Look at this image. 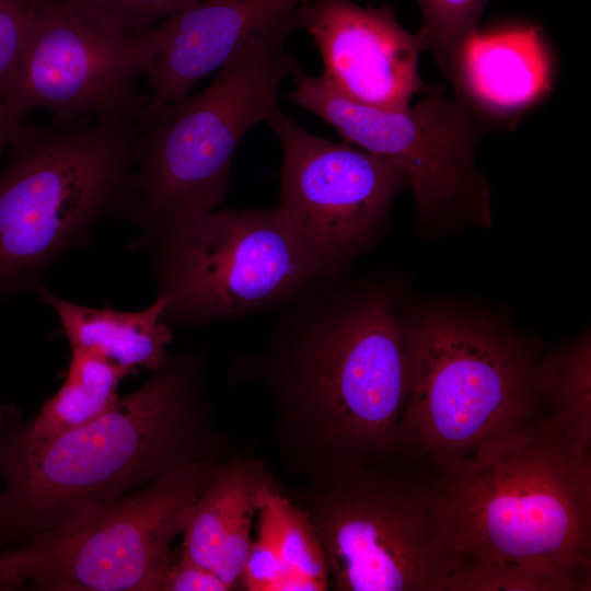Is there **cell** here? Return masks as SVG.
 <instances>
[{"label":"cell","mask_w":591,"mask_h":591,"mask_svg":"<svg viewBox=\"0 0 591 591\" xmlns=\"http://www.w3.org/2000/svg\"><path fill=\"white\" fill-rule=\"evenodd\" d=\"M331 279L288 304L251 366L274 402L281 459L303 479L393 454L408 393L393 297L337 290Z\"/></svg>","instance_id":"1"},{"label":"cell","mask_w":591,"mask_h":591,"mask_svg":"<svg viewBox=\"0 0 591 591\" xmlns=\"http://www.w3.org/2000/svg\"><path fill=\"white\" fill-rule=\"evenodd\" d=\"M218 440L200 358L167 356L96 419L40 444L0 449V530L33 537L181 465L225 456Z\"/></svg>","instance_id":"2"},{"label":"cell","mask_w":591,"mask_h":591,"mask_svg":"<svg viewBox=\"0 0 591 591\" xmlns=\"http://www.w3.org/2000/svg\"><path fill=\"white\" fill-rule=\"evenodd\" d=\"M467 564H517L590 586L591 456L549 419L444 470L429 491Z\"/></svg>","instance_id":"3"},{"label":"cell","mask_w":591,"mask_h":591,"mask_svg":"<svg viewBox=\"0 0 591 591\" xmlns=\"http://www.w3.org/2000/svg\"><path fill=\"white\" fill-rule=\"evenodd\" d=\"M139 131V120L108 116L18 125L0 173V296L37 290L95 225L129 220Z\"/></svg>","instance_id":"4"},{"label":"cell","mask_w":591,"mask_h":591,"mask_svg":"<svg viewBox=\"0 0 591 591\" xmlns=\"http://www.w3.org/2000/svg\"><path fill=\"white\" fill-rule=\"evenodd\" d=\"M297 30L300 14L250 42L201 92L149 107L135 152L136 247L224 202L240 141L278 107L279 88L299 66L286 48Z\"/></svg>","instance_id":"5"},{"label":"cell","mask_w":591,"mask_h":591,"mask_svg":"<svg viewBox=\"0 0 591 591\" xmlns=\"http://www.w3.org/2000/svg\"><path fill=\"white\" fill-rule=\"evenodd\" d=\"M403 321L408 393L395 452H419L444 471L529 424L537 366L515 341L454 314Z\"/></svg>","instance_id":"6"},{"label":"cell","mask_w":591,"mask_h":591,"mask_svg":"<svg viewBox=\"0 0 591 591\" xmlns=\"http://www.w3.org/2000/svg\"><path fill=\"white\" fill-rule=\"evenodd\" d=\"M144 248L152 253L162 320L201 326L286 306L333 270L282 207L210 210L182 218Z\"/></svg>","instance_id":"7"},{"label":"cell","mask_w":591,"mask_h":591,"mask_svg":"<svg viewBox=\"0 0 591 591\" xmlns=\"http://www.w3.org/2000/svg\"><path fill=\"white\" fill-rule=\"evenodd\" d=\"M282 490L314 526L335 591H444L464 566L430 493L368 464L346 465Z\"/></svg>","instance_id":"8"},{"label":"cell","mask_w":591,"mask_h":591,"mask_svg":"<svg viewBox=\"0 0 591 591\" xmlns=\"http://www.w3.org/2000/svg\"><path fill=\"white\" fill-rule=\"evenodd\" d=\"M292 76L289 102L321 117L346 142L405 167L422 223H491L490 188L474 157L494 129L456 97L430 92L414 105L383 108L343 95L300 66Z\"/></svg>","instance_id":"9"},{"label":"cell","mask_w":591,"mask_h":591,"mask_svg":"<svg viewBox=\"0 0 591 591\" xmlns=\"http://www.w3.org/2000/svg\"><path fill=\"white\" fill-rule=\"evenodd\" d=\"M225 457L181 465L31 537V580L49 591H161L175 557L170 545Z\"/></svg>","instance_id":"10"},{"label":"cell","mask_w":591,"mask_h":591,"mask_svg":"<svg viewBox=\"0 0 591 591\" xmlns=\"http://www.w3.org/2000/svg\"><path fill=\"white\" fill-rule=\"evenodd\" d=\"M158 49L154 26L130 35L86 0H45L1 100L25 114L45 108L58 123L83 116L141 121L151 100L138 82Z\"/></svg>","instance_id":"11"},{"label":"cell","mask_w":591,"mask_h":591,"mask_svg":"<svg viewBox=\"0 0 591 591\" xmlns=\"http://www.w3.org/2000/svg\"><path fill=\"white\" fill-rule=\"evenodd\" d=\"M282 149L279 205L337 274L372 241L402 188L405 167L305 130L278 107L266 120Z\"/></svg>","instance_id":"12"},{"label":"cell","mask_w":591,"mask_h":591,"mask_svg":"<svg viewBox=\"0 0 591 591\" xmlns=\"http://www.w3.org/2000/svg\"><path fill=\"white\" fill-rule=\"evenodd\" d=\"M300 28L321 54V77L356 102L401 108L426 89L418 71L419 56L428 49L425 34L406 30L391 3L309 0L300 11Z\"/></svg>","instance_id":"13"},{"label":"cell","mask_w":591,"mask_h":591,"mask_svg":"<svg viewBox=\"0 0 591 591\" xmlns=\"http://www.w3.org/2000/svg\"><path fill=\"white\" fill-rule=\"evenodd\" d=\"M309 0H199L154 27L159 49L147 74L150 106L175 103L257 36L297 16Z\"/></svg>","instance_id":"14"},{"label":"cell","mask_w":591,"mask_h":591,"mask_svg":"<svg viewBox=\"0 0 591 591\" xmlns=\"http://www.w3.org/2000/svg\"><path fill=\"white\" fill-rule=\"evenodd\" d=\"M553 69L551 50L536 26L477 30L450 83L455 97L493 129H510L551 92Z\"/></svg>","instance_id":"15"},{"label":"cell","mask_w":591,"mask_h":591,"mask_svg":"<svg viewBox=\"0 0 591 591\" xmlns=\"http://www.w3.org/2000/svg\"><path fill=\"white\" fill-rule=\"evenodd\" d=\"M281 485L263 462L227 456L190 511L179 553L215 572L229 590H243L253 518L264 494Z\"/></svg>","instance_id":"16"},{"label":"cell","mask_w":591,"mask_h":591,"mask_svg":"<svg viewBox=\"0 0 591 591\" xmlns=\"http://www.w3.org/2000/svg\"><path fill=\"white\" fill-rule=\"evenodd\" d=\"M62 326L71 348L92 349L109 361L136 371L158 369L167 358L172 328L162 320L166 300L157 297L140 311L95 309L63 300L43 285L36 290Z\"/></svg>","instance_id":"17"},{"label":"cell","mask_w":591,"mask_h":591,"mask_svg":"<svg viewBox=\"0 0 591 591\" xmlns=\"http://www.w3.org/2000/svg\"><path fill=\"white\" fill-rule=\"evenodd\" d=\"M71 349L61 387L10 442L22 447L40 444L96 419L118 397L116 391L121 380L135 372L95 350Z\"/></svg>","instance_id":"18"},{"label":"cell","mask_w":591,"mask_h":591,"mask_svg":"<svg viewBox=\"0 0 591 591\" xmlns=\"http://www.w3.org/2000/svg\"><path fill=\"white\" fill-rule=\"evenodd\" d=\"M282 488L268 489L258 511L270 525L287 572L281 591L328 590V567L318 535L306 513Z\"/></svg>","instance_id":"19"},{"label":"cell","mask_w":591,"mask_h":591,"mask_svg":"<svg viewBox=\"0 0 591 591\" xmlns=\"http://www.w3.org/2000/svg\"><path fill=\"white\" fill-rule=\"evenodd\" d=\"M591 349L590 338L536 367L540 395L553 403L551 420L580 451L591 442Z\"/></svg>","instance_id":"20"},{"label":"cell","mask_w":591,"mask_h":591,"mask_svg":"<svg viewBox=\"0 0 591 591\" xmlns=\"http://www.w3.org/2000/svg\"><path fill=\"white\" fill-rule=\"evenodd\" d=\"M428 49L450 81L489 0H416Z\"/></svg>","instance_id":"21"},{"label":"cell","mask_w":591,"mask_h":591,"mask_svg":"<svg viewBox=\"0 0 591 591\" xmlns=\"http://www.w3.org/2000/svg\"><path fill=\"white\" fill-rule=\"evenodd\" d=\"M583 582L517 564H467L448 580L444 591H582Z\"/></svg>","instance_id":"22"},{"label":"cell","mask_w":591,"mask_h":591,"mask_svg":"<svg viewBox=\"0 0 591 591\" xmlns=\"http://www.w3.org/2000/svg\"><path fill=\"white\" fill-rule=\"evenodd\" d=\"M45 0H0V100Z\"/></svg>","instance_id":"23"},{"label":"cell","mask_w":591,"mask_h":591,"mask_svg":"<svg viewBox=\"0 0 591 591\" xmlns=\"http://www.w3.org/2000/svg\"><path fill=\"white\" fill-rule=\"evenodd\" d=\"M258 535L253 541L242 577L247 591H281L287 572L267 519L259 512Z\"/></svg>","instance_id":"24"},{"label":"cell","mask_w":591,"mask_h":591,"mask_svg":"<svg viewBox=\"0 0 591 591\" xmlns=\"http://www.w3.org/2000/svg\"><path fill=\"white\" fill-rule=\"evenodd\" d=\"M114 16L130 35L151 30L199 0H86Z\"/></svg>","instance_id":"25"},{"label":"cell","mask_w":591,"mask_h":591,"mask_svg":"<svg viewBox=\"0 0 591 591\" xmlns=\"http://www.w3.org/2000/svg\"><path fill=\"white\" fill-rule=\"evenodd\" d=\"M161 591H230L211 570L190 560L179 552L169 567Z\"/></svg>","instance_id":"26"},{"label":"cell","mask_w":591,"mask_h":591,"mask_svg":"<svg viewBox=\"0 0 591 591\" xmlns=\"http://www.w3.org/2000/svg\"><path fill=\"white\" fill-rule=\"evenodd\" d=\"M36 567V554L30 543L0 554V590H13L31 580Z\"/></svg>","instance_id":"27"},{"label":"cell","mask_w":591,"mask_h":591,"mask_svg":"<svg viewBox=\"0 0 591 591\" xmlns=\"http://www.w3.org/2000/svg\"><path fill=\"white\" fill-rule=\"evenodd\" d=\"M27 114L15 111L0 100V154L9 144L18 125Z\"/></svg>","instance_id":"28"}]
</instances>
